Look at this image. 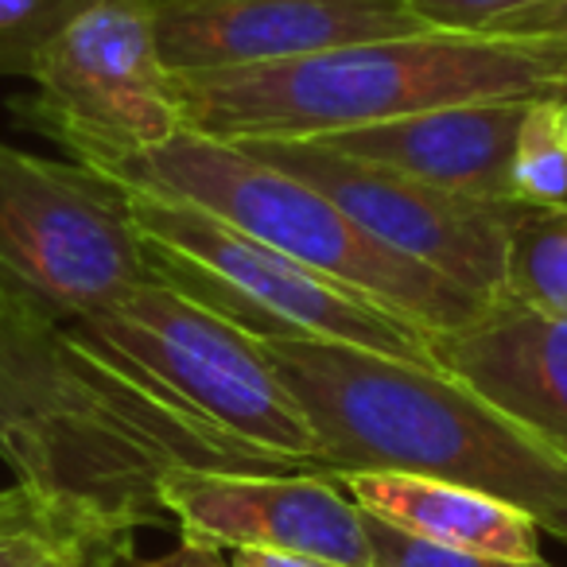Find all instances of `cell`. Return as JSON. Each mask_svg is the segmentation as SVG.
Wrapping results in <instances>:
<instances>
[{"label":"cell","instance_id":"1","mask_svg":"<svg viewBox=\"0 0 567 567\" xmlns=\"http://www.w3.org/2000/svg\"><path fill=\"white\" fill-rule=\"evenodd\" d=\"M323 443V474L393 471L525 509L567 544V455L443 370L323 339H260Z\"/></svg>","mask_w":567,"mask_h":567},{"label":"cell","instance_id":"2","mask_svg":"<svg viewBox=\"0 0 567 567\" xmlns=\"http://www.w3.org/2000/svg\"><path fill=\"white\" fill-rule=\"evenodd\" d=\"M210 447L195 416L90 354L71 327L0 303V458L20 486L136 528L164 517L159 474Z\"/></svg>","mask_w":567,"mask_h":567},{"label":"cell","instance_id":"3","mask_svg":"<svg viewBox=\"0 0 567 567\" xmlns=\"http://www.w3.org/2000/svg\"><path fill=\"white\" fill-rule=\"evenodd\" d=\"M183 125L214 141H311L466 102L567 97V48L416 32L245 71L175 74Z\"/></svg>","mask_w":567,"mask_h":567},{"label":"cell","instance_id":"4","mask_svg":"<svg viewBox=\"0 0 567 567\" xmlns=\"http://www.w3.org/2000/svg\"><path fill=\"white\" fill-rule=\"evenodd\" d=\"M79 167L117 183L179 198L214 214L237 234L300 260L347 292L416 323L420 331H455L494 300L458 288L420 260L373 241L323 190L229 141L183 128L172 141L136 152H74Z\"/></svg>","mask_w":567,"mask_h":567},{"label":"cell","instance_id":"5","mask_svg":"<svg viewBox=\"0 0 567 567\" xmlns=\"http://www.w3.org/2000/svg\"><path fill=\"white\" fill-rule=\"evenodd\" d=\"M74 339L167 396L183 412L272 466L323 474V443L260 339L214 316L167 284L128 288L102 311L71 323Z\"/></svg>","mask_w":567,"mask_h":567},{"label":"cell","instance_id":"6","mask_svg":"<svg viewBox=\"0 0 567 567\" xmlns=\"http://www.w3.org/2000/svg\"><path fill=\"white\" fill-rule=\"evenodd\" d=\"M121 198L152 280L190 296L252 339L347 342L435 370L427 331L409 319L237 234L198 206L136 187H121Z\"/></svg>","mask_w":567,"mask_h":567},{"label":"cell","instance_id":"7","mask_svg":"<svg viewBox=\"0 0 567 567\" xmlns=\"http://www.w3.org/2000/svg\"><path fill=\"white\" fill-rule=\"evenodd\" d=\"M121 187L0 141V303L71 327L148 284Z\"/></svg>","mask_w":567,"mask_h":567},{"label":"cell","instance_id":"8","mask_svg":"<svg viewBox=\"0 0 567 567\" xmlns=\"http://www.w3.org/2000/svg\"><path fill=\"white\" fill-rule=\"evenodd\" d=\"M28 121L66 152H136L183 133L152 0H86L43 48Z\"/></svg>","mask_w":567,"mask_h":567},{"label":"cell","instance_id":"9","mask_svg":"<svg viewBox=\"0 0 567 567\" xmlns=\"http://www.w3.org/2000/svg\"><path fill=\"white\" fill-rule=\"evenodd\" d=\"M249 156L323 190L373 241L420 260L458 288L502 300L505 237L520 198H474L389 167L327 152L311 141H229Z\"/></svg>","mask_w":567,"mask_h":567},{"label":"cell","instance_id":"10","mask_svg":"<svg viewBox=\"0 0 567 567\" xmlns=\"http://www.w3.org/2000/svg\"><path fill=\"white\" fill-rule=\"evenodd\" d=\"M156 505L183 536L210 548H268L373 567L365 513L334 474L303 466H167Z\"/></svg>","mask_w":567,"mask_h":567},{"label":"cell","instance_id":"11","mask_svg":"<svg viewBox=\"0 0 567 567\" xmlns=\"http://www.w3.org/2000/svg\"><path fill=\"white\" fill-rule=\"evenodd\" d=\"M172 74L292 63L365 40L432 32L409 0H152Z\"/></svg>","mask_w":567,"mask_h":567},{"label":"cell","instance_id":"12","mask_svg":"<svg viewBox=\"0 0 567 567\" xmlns=\"http://www.w3.org/2000/svg\"><path fill=\"white\" fill-rule=\"evenodd\" d=\"M435 370L567 455V316L494 300L455 331L427 334Z\"/></svg>","mask_w":567,"mask_h":567},{"label":"cell","instance_id":"13","mask_svg":"<svg viewBox=\"0 0 567 567\" xmlns=\"http://www.w3.org/2000/svg\"><path fill=\"white\" fill-rule=\"evenodd\" d=\"M525 113L528 102L443 105L401 121L311 136V144L443 190H463L474 198H517L513 148Z\"/></svg>","mask_w":567,"mask_h":567},{"label":"cell","instance_id":"14","mask_svg":"<svg viewBox=\"0 0 567 567\" xmlns=\"http://www.w3.org/2000/svg\"><path fill=\"white\" fill-rule=\"evenodd\" d=\"M334 478L370 517L404 528L427 544L509 559L540 556L536 517L482 489L393 471H350Z\"/></svg>","mask_w":567,"mask_h":567},{"label":"cell","instance_id":"15","mask_svg":"<svg viewBox=\"0 0 567 567\" xmlns=\"http://www.w3.org/2000/svg\"><path fill=\"white\" fill-rule=\"evenodd\" d=\"M502 296L567 316V203H520L513 210Z\"/></svg>","mask_w":567,"mask_h":567},{"label":"cell","instance_id":"16","mask_svg":"<svg viewBox=\"0 0 567 567\" xmlns=\"http://www.w3.org/2000/svg\"><path fill=\"white\" fill-rule=\"evenodd\" d=\"M513 195L520 203H567V144L559 136V97L528 102L513 148Z\"/></svg>","mask_w":567,"mask_h":567},{"label":"cell","instance_id":"17","mask_svg":"<svg viewBox=\"0 0 567 567\" xmlns=\"http://www.w3.org/2000/svg\"><path fill=\"white\" fill-rule=\"evenodd\" d=\"M86 0H0V74L32 79L43 48Z\"/></svg>","mask_w":567,"mask_h":567},{"label":"cell","instance_id":"18","mask_svg":"<svg viewBox=\"0 0 567 567\" xmlns=\"http://www.w3.org/2000/svg\"><path fill=\"white\" fill-rule=\"evenodd\" d=\"M365 533H370L373 567H551L540 556L509 559V556H486V551L440 548V544L420 540V536L404 533L396 525H385V520L370 517V513H365Z\"/></svg>","mask_w":567,"mask_h":567},{"label":"cell","instance_id":"19","mask_svg":"<svg viewBox=\"0 0 567 567\" xmlns=\"http://www.w3.org/2000/svg\"><path fill=\"white\" fill-rule=\"evenodd\" d=\"M133 533L128 525L94 520L55 544L35 567H133Z\"/></svg>","mask_w":567,"mask_h":567},{"label":"cell","instance_id":"20","mask_svg":"<svg viewBox=\"0 0 567 567\" xmlns=\"http://www.w3.org/2000/svg\"><path fill=\"white\" fill-rule=\"evenodd\" d=\"M94 520H102V517H90V513H79V509H55L40 520L9 528V533H0V567H35L55 544H63L66 536L79 533L82 525H94ZM113 525H117V520H113Z\"/></svg>","mask_w":567,"mask_h":567},{"label":"cell","instance_id":"21","mask_svg":"<svg viewBox=\"0 0 567 567\" xmlns=\"http://www.w3.org/2000/svg\"><path fill=\"white\" fill-rule=\"evenodd\" d=\"M544 0H409L416 20L432 32H489L497 20Z\"/></svg>","mask_w":567,"mask_h":567},{"label":"cell","instance_id":"22","mask_svg":"<svg viewBox=\"0 0 567 567\" xmlns=\"http://www.w3.org/2000/svg\"><path fill=\"white\" fill-rule=\"evenodd\" d=\"M489 32L509 35V40H548L567 48V0H544L533 9H520L513 17L497 20Z\"/></svg>","mask_w":567,"mask_h":567},{"label":"cell","instance_id":"23","mask_svg":"<svg viewBox=\"0 0 567 567\" xmlns=\"http://www.w3.org/2000/svg\"><path fill=\"white\" fill-rule=\"evenodd\" d=\"M55 509H74V505H63V502H55V497L40 494V489H28L17 482L12 489L0 494V533H9V528H17V525H28V520H40ZM79 513H86V509H79ZM90 517H94V513H90Z\"/></svg>","mask_w":567,"mask_h":567},{"label":"cell","instance_id":"24","mask_svg":"<svg viewBox=\"0 0 567 567\" xmlns=\"http://www.w3.org/2000/svg\"><path fill=\"white\" fill-rule=\"evenodd\" d=\"M133 567H234V564L221 559V548H210V544H198L190 536H183L172 551L152 559H133Z\"/></svg>","mask_w":567,"mask_h":567},{"label":"cell","instance_id":"25","mask_svg":"<svg viewBox=\"0 0 567 567\" xmlns=\"http://www.w3.org/2000/svg\"><path fill=\"white\" fill-rule=\"evenodd\" d=\"M234 567H342L331 564L323 556H303V551H268V548H241L234 559Z\"/></svg>","mask_w":567,"mask_h":567},{"label":"cell","instance_id":"26","mask_svg":"<svg viewBox=\"0 0 567 567\" xmlns=\"http://www.w3.org/2000/svg\"><path fill=\"white\" fill-rule=\"evenodd\" d=\"M559 136L567 144V97H559Z\"/></svg>","mask_w":567,"mask_h":567}]
</instances>
